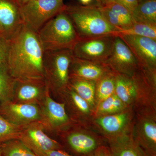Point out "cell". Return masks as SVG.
I'll list each match as a JSON object with an SVG mask.
<instances>
[{"label": "cell", "mask_w": 156, "mask_h": 156, "mask_svg": "<svg viewBox=\"0 0 156 156\" xmlns=\"http://www.w3.org/2000/svg\"><path fill=\"white\" fill-rule=\"evenodd\" d=\"M125 107V104L114 93L106 99L101 101L98 112L101 115L113 114L119 113Z\"/></svg>", "instance_id": "4316f807"}, {"label": "cell", "mask_w": 156, "mask_h": 156, "mask_svg": "<svg viewBox=\"0 0 156 156\" xmlns=\"http://www.w3.org/2000/svg\"><path fill=\"white\" fill-rule=\"evenodd\" d=\"M92 156H113L110 149L105 146L98 147Z\"/></svg>", "instance_id": "1f68e13d"}, {"label": "cell", "mask_w": 156, "mask_h": 156, "mask_svg": "<svg viewBox=\"0 0 156 156\" xmlns=\"http://www.w3.org/2000/svg\"><path fill=\"white\" fill-rule=\"evenodd\" d=\"M66 7L63 0H30L20 6V11L23 24L37 33Z\"/></svg>", "instance_id": "5b68a950"}, {"label": "cell", "mask_w": 156, "mask_h": 156, "mask_svg": "<svg viewBox=\"0 0 156 156\" xmlns=\"http://www.w3.org/2000/svg\"><path fill=\"white\" fill-rule=\"evenodd\" d=\"M3 156H38L20 140H11L1 144Z\"/></svg>", "instance_id": "d4e9b609"}, {"label": "cell", "mask_w": 156, "mask_h": 156, "mask_svg": "<svg viewBox=\"0 0 156 156\" xmlns=\"http://www.w3.org/2000/svg\"><path fill=\"white\" fill-rule=\"evenodd\" d=\"M110 143L113 156H148L136 140L129 136H117Z\"/></svg>", "instance_id": "2e32d148"}, {"label": "cell", "mask_w": 156, "mask_h": 156, "mask_svg": "<svg viewBox=\"0 0 156 156\" xmlns=\"http://www.w3.org/2000/svg\"><path fill=\"white\" fill-rule=\"evenodd\" d=\"M7 67L15 80H45L44 50L37 33L23 24L9 41Z\"/></svg>", "instance_id": "6da1fadb"}, {"label": "cell", "mask_w": 156, "mask_h": 156, "mask_svg": "<svg viewBox=\"0 0 156 156\" xmlns=\"http://www.w3.org/2000/svg\"><path fill=\"white\" fill-rule=\"evenodd\" d=\"M67 141L73 150L85 156H92L99 147L94 137L80 132L70 134L68 136Z\"/></svg>", "instance_id": "e0dca14e"}, {"label": "cell", "mask_w": 156, "mask_h": 156, "mask_svg": "<svg viewBox=\"0 0 156 156\" xmlns=\"http://www.w3.org/2000/svg\"><path fill=\"white\" fill-rule=\"evenodd\" d=\"M9 41L0 35V64L6 63L9 50Z\"/></svg>", "instance_id": "f546056e"}, {"label": "cell", "mask_w": 156, "mask_h": 156, "mask_svg": "<svg viewBox=\"0 0 156 156\" xmlns=\"http://www.w3.org/2000/svg\"><path fill=\"white\" fill-rule=\"evenodd\" d=\"M44 156H73L61 150H54L49 151Z\"/></svg>", "instance_id": "d6a6232c"}, {"label": "cell", "mask_w": 156, "mask_h": 156, "mask_svg": "<svg viewBox=\"0 0 156 156\" xmlns=\"http://www.w3.org/2000/svg\"><path fill=\"white\" fill-rule=\"evenodd\" d=\"M15 83L6 63L0 64V104L13 101Z\"/></svg>", "instance_id": "603a6c76"}, {"label": "cell", "mask_w": 156, "mask_h": 156, "mask_svg": "<svg viewBox=\"0 0 156 156\" xmlns=\"http://www.w3.org/2000/svg\"><path fill=\"white\" fill-rule=\"evenodd\" d=\"M64 11L72 22L79 39L115 36L119 31L107 21L96 4L66 5Z\"/></svg>", "instance_id": "7a4b0ae2"}, {"label": "cell", "mask_w": 156, "mask_h": 156, "mask_svg": "<svg viewBox=\"0 0 156 156\" xmlns=\"http://www.w3.org/2000/svg\"><path fill=\"white\" fill-rule=\"evenodd\" d=\"M129 118L127 113L119 112L98 117L96 122L107 133L116 134L126 128Z\"/></svg>", "instance_id": "ffe728a7"}, {"label": "cell", "mask_w": 156, "mask_h": 156, "mask_svg": "<svg viewBox=\"0 0 156 156\" xmlns=\"http://www.w3.org/2000/svg\"><path fill=\"white\" fill-rule=\"evenodd\" d=\"M0 114L9 122L20 128L41 120V108L38 104L6 101L0 104Z\"/></svg>", "instance_id": "52a82bcc"}, {"label": "cell", "mask_w": 156, "mask_h": 156, "mask_svg": "<svg viewBox=\"0 0 156 156\" xmlns=\"http://www.w3.org/2000/svg\"><path fill=\"white\" fill-rule=\"evenodd\" d=\"M134 22L156 25V0H144L139 2L131 12Z\"/></svg>", "instance_id": "7402d4cb"}, {"label": "cell", "mask_w": 156, "mask_h": 156, "mask_svg": "<svg viewBox=\"0 0 156 156\" xmlns=\"http://www.w3.org/2000/svg\"><path fill=\"white\" fill-rule=\"evenodd\" d=\"M105 63L115 74L129 77L132 76L139 67L131 50L118 36L115 37L113 48Z\"/></svg>", "instance_id": "ba28073f"}, {"label": "cell", "mask_w": 156, "mask_h": 156, "mask_svg": "<svg viewBox=\"0 0 156 156\" xmlns=\"http://www.w3.org/2000/svg\"><path fill=\"white\" fill-rule=\"evenodd\" d=\"M21 129L9 122L0 114V144L19 138Z\"/></svg>", "instance_id": "83f0119b"}, {"label": "cell", "mask_w": 156, "mask_h": 156, "mask_svg": "<svg viewBox=\"0 0 156 156\" xmlns=\"http://www.w3.org/2000/svg\"><path fill=\"white\" fill-rule=\"evenodd\" d=\"M21 129L19 138L38 156H44L49 151L61 149V145L48 136L40 124H31Z\"/></svg>", "instance_id": "30bf717a"}, {"label": "cell", "mask_w": 156, "mask_h": 156, "mask_svg": "<svg viewBox=\"0 0 156 156\" xmlns=\"http://www.w3.org/2000/svg\"><path fill=\"white\" fill-rule=\"evenodd\" d=\"M115 2L125 7L131 11V13L139 2L138 0H115Z\"/></svg>", "instance_id": "4dcf8cb0"}, {"label": "cell", "mask_w": 156, "mask_h": 156, "mask_svg": "<svg viewBox=\"0 0 156 156\" xmlns=\"http://www.w3.org/2000/svg\"><path fill=\"white\" fill-rule=\"evenodd\" d=\"M115 37V36L110 35L79 39L72 49L73 56L105 63L113 48Z\"/></svg>", "instance_id": "8992f818"}, {"label": "cell", "mask_w": 156, "mask_h": 156, "mask_svg": "<svg viewBox=\"0 0 156 156\" xmlns=\"http://www.w3.org/2000/svg\"><path fill=\"white\" fill-rule=\"evenodd\" d=\"M44 51L72 50L79 38L65 11L49 20L37 32Z\"/></svg>", "instance_id": "3957f363"}, {"label": "cell", "mask_w": 156, "mask_h": 156, "mask_svg": "<svg viewBox=\"0 0 156 156\" xmlns=\"http://www.w3.org/2000/svg\"><path fill=\"white\" fill-rule=\"evenodd\" d=\"M49 90L44 80H15L13 101L39 104Z\"/></svg>", "instance_id": "8fae6325"}, {"label": "cell", "mask_w": 156, "mask_h": 156, "mask_svg": "<svg viewBox=\"0 0 156 156\" xmlns=\"http://www.w3.org/2000/svg\"><path fill=\"white\" fill-rule=\"evenodd\" d=\"M49 90L41 102V120L43 125L49 129H55L67 124L69 121L64 103L53 100L49 94Z\"/></svg>", "instance_id": "4fadbf2b"}, {"label": "cell", "mask_w": 156, "mask_h": 156, "mask_svg": "<svg viewBox=\"0 0 156 156\" xmlns=\"http://www.w3.org/2000/svg\"><path fill=\"white\" fill-rule=\"evenodd\" d=\"M23 24L20 6L15 0H0V31L10 41Z\"/></svg>", "instance_id": "7c38bea8"}, {"label": "cell", "mask_w": 156, "mask_h": 156, "mask_svg": "<svg viewBox=\"0 0 156 156\" xmlns=\"http://www.w3.org/2000/svg\"><path fill=\"white\" fill-rule=\"evenodd\" d=\"M0 156H3L2 153V145H1V144H0Z\"/></svg>", "instance_id": "8d00e7d4"}, {"label": "cell", "mask_w": 156, "mask_h": 156, "mask_svg": "<svg viewBox=\"0 0 156 156\" xmlns=\"http://www.w3.org/2000/svg\"><path fill=\"white\" fill-rule=\"evenodd\" d=\"M139 139L136 141L148 156H156V125L152 120H143Z\"/></svg>", "instance_id": "d6986e66"}, {"label": "cell", "mask_w": 156, "mask_h": 156, "mask_svg": "<svg viewBox=\"0 0 156 156\" xmlns=\"http://www.w3.org/2000/svg\"><path fill=\"white\" fill-rule=\"evenodd\" d=\"M0 35H1V31H0Z\"/></svg>", "instance_id": "f35d334b"}, {"label": "cell", "mask_w": 156, "mask_h": 156, "mask_svg": "<svg viewBox=\"0 0 156 156\" xmlns=\"http://www.w3.org/2000/svg\"><path fill=\"white\" fill-rule=\"evenodd\" d=\"M98 6L107 21L119 31L129 28L134 23L131 11L119 3Z\"/></svg>", "instance_id": "9a60e30c"}, {"label": "cell", "mask_w": 156, "mask_h": 156, "mask_svg": "<svg viewBox=\"0 0 156 156\" xmlns=\"http://www.w3.org/2000/svg\"><path fill=\"white\" fill-rule=\"evenodd\" d=\"M97 2V5L98 6H103L109 3L115 2V0H95Z\"/></svg>", "instance_id": "836d02e7"}, {"label": "cell", "mask_w": 156, "mask_h": 156, "mask_svg": "<svg viewBox=\"0 0 156 156\" xmlns=\"http://www.w3.org/2000/svg\"><path fill=\"white\" fill-rule=\"evenodd\" d=\"M115 74L111 70L96 82L95 95L102 101L115 93Z\"/></svg>", "instance_id": "cb8c5ba5"}, {"label": "cell", "mask_w": 156, "mask_h": 156, "mask_svg": "<svg viewBox=\"0 0 156 156\" xmlns=\"http://www.w3.org/2000/svg\"><path fill=\"white\" fill-rule=\"evenodd\" d=\"M119 35H131L146 37L156 41V25L134 22L131 27L117 31L115 36Z\"/></svg>", "instance_id": "484cf974"}, {"label": "cell", "mask_w": 156, "mask_h": 156, "mask_svg": "<svg viewBox=\"0 0 156 156\" xmlns=\"http://www.w3.org/2000/svg\"><path fill=\"white\" fill-rule=\"evenodd\" d=\"M30 1V0H15L18 5L20 6H21L27 3L29 1Z\"/></svg>", "instance_id": "e575fe53"}, {"label": "cell", "mask_w": 156, "mask_h": 156, "mask_svg": "<svg viewBox=\"0 0 156 156\" xmlns=\"http://www.w3.org/2000/svg\"><path fill=\"white\" fill-rule=\"evenodd\" d=\"M73 57L69 49L44 51V68L45 80L49 89L64 90L69 82L70 64Z\"/></svg>", "instance_id": "277c9868"}, {"label": "cell", "mask_w": 156, "mask_h": 156, "mask_svg": "<svg viewBox=\"0 0 156 156\" xmlns=\"http://www.w3.org/2000/svg\"><path fill=\"white\" fill-rule=\"evenodd\" d=\"M81 3L83 5H88L92 2L93 0H80Z\"/></svg>", "instance_id": "d590c367"}, {"label": "cell", "mask_w": 156, "mask_h": 156, "mask_svg": "<svg viewBox=\"0 0 156 156\" xmlns=\"http://www.w3.org/2000/svg\"><path fill=\"white\" fill-rule=\"evenodd\" d=\"M111 71L105 63L77 58L73 56L69 68V77L97 82Z\"/></svg>", "instance_id": "5bb4252c"}, {"label": "cell", "mask_w": 156, "mask_h": 156, "mask_svg": "<svg viewBox=\"0 0 156 156\" xmlns=\"http://www.w3.org/2000/svg\"><path fill=\"white\" fill-rule=\"evenodd\" d=\"M139 1V2H141V1H144V0H138Z\"/></svg>", "instance_id": "74e56055"}, {"label": "cell", "mask_w": 156, "mask_h": 156, "mask_svg": "<svg viewBox=\"0 0 156 156\" xmlns=\"http://www.w3.org/2000/svg\"><path fill=\"white\" fill-rule=\"evenodd\" d=\"M138 91L132 77L115 74V93L125 104L132 102Z\"/></svg>", "instance_id": "ac0fdd59"}, {"label": "cell", "mask_w": 156, "mask_h": 156, "mask_svg": "<svg viewBox=\"0 0 156 156\" xmlns=\"http://www.w3.org/2000/svg\"><path fill=\"white\" fill-rule=\"evenodd\" d=\"M70 97L73 104L79 111L84 114H88L90 112V107L87 101L82 98L77 94L70 87L68 86L64 89Z\"/></svg>", "instance_id": "f1b7e54d"}, {"label": "cell", "mask_w": 156, "mask_h": 156, "mask_svg": "<svg viewBox=\"0 0 156 156\" xmlns=\"http://www.w3.org/2000/svg\"><path fill=\"white\" fill-rule=\"evenodd\" d=\"M134 54L139 66L156 70V41L138 36L119 35Z\"/></svg>", "instance_id": "9c48e42d"}, {"label": "cell", "mask_w": 156, "mask_h": 156, "mask_svg": "<svg viewBox=\"0 0 156 156\" xmlns=\"http://www.w3.org/2000/svg\"><path fill=\"white\" fill-rule=\"evenodd\" d=\"M69 87L82 98L89 106L95 104L96 82L75 77H69Z\"/></svg>", "instance_id": "44dd1931"}]
</instances>
